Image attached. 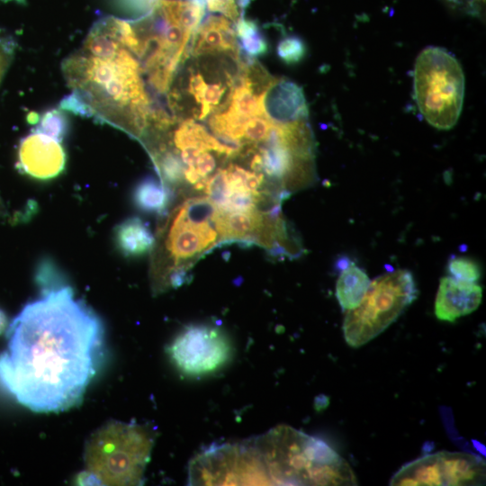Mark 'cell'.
<instances>
[{
    "label": "cell",
    "instance_id": "1",
    "mask_svg": "<svg viewBox=\"0 0 486 486\" xmlns=\"http://www.w3.org/2000/svg\"><path fill=\"white\" fill-rule=\"evenodd\" d=\"M104 354V329L72 288L43 287L7 328L0 354V385L36 412H58L78 403Z\"/></svg>",
    "mask_w": 486,
    "mask_h": 486
},
{
    "label": "cell",
    "instance_id": "2",
    "mask_svg": "<svg viewBox=\"0 0 486 486\" xmlns=\"http://www.w3.org/2000/svg\"><path fill=\"white\" fill-rule=\"evenodd\" d=\"M68 86L86 103L90 117L141 138L152 113L140 66L125 47L111 57L82 50L62 64Z\"/></svg>",
    "mask_w": 486,
    "mask_h": 486
},
{
    "label": "cell",
    "instance_id": "3",
    "mask_svg": "<svg viewBox=\"0 0 486 486\" xmlns=\"http://www.w3.org/2000/svg\"><path fill=\"white\" fill-rule=\"evenodd\" d=\"M217 213L212 201L203 197L183 202L163 218L151 249L150 279L155 293L183 284L191 265L221 242Z\"/></svg>",
    "mask_w": 486,
    "mask_h": 486
},
{
    "label": "cell",
    "instance_id": "4",
    "mask_svg": "<svg viewBox=\"0 0 486 486\" xmlns=\"http://www.w3.org/2000/svg\"><path fill=\"white\" fill-rule=\"evenodd\" d=\"M253 440L269 485H357L346 460L321 439L281 425Z\"/></svg>",
    "mask_w": 486,
    "mask_h": 486
},
{
    "label": "cell",
    "instance_id": "5",
    "mask_svg": "<svg viewBox=\"0 0 486 486\" xmlns=\"http://www.w3.org/2000/svg\"><path fill=\"white\" fill-rule=\"evenodd\" d=\"M154 444V432L136 423L111 422L92 435L85 450L88 482L138 485Z\"/></svg>",
    "mask_w": 486,
    "mask_h": 486
},
{
    "label": "cell",
    "instance_id": "6",
    "mask_svg": "<svg viewBox=\"0 0 486 486\" xmlns=\"http://www.w3.org/2000/svg\"><path fill=\"white\" fill-rule=\"evenodd\" d=\"M464 75L457 59L439 47H428L414 67V94L420 113L433 127L450 130L464 98Z\"/></svg>",
    "mask_w": 486,
    "mask_h": 486
},
{
    "label": "cell",
    "instance_id": "7",
    "mask_svg": "<svg viewBox=\"0 0 486 486\" xmlns=\"http://www.w3.org/2000/svg\"><path fill=\"white\" fill-rule=\"evenodd\" d=\"M418 295L415 279L408 270H396L374 279L359 305L346 310L343 322L346 344L356 348L375 338L397 320Z\"/></svg>",
    "mask_w": 486,
    "mask_h": 486
},
{
    "label": "cell",
    "instance_id": "8",
    "mask_svg": "<svg viewBox=\"0 0 486 486\" xmlns=\"http://www.w3.org/2000/svg\"><path fill=\"white\" fill-rule=\"evenodd\" d=\"M485 462L464 452L440 451L403 465L390 480L394 486L482 485Z\"/></svg>",
    "mask_w": 486,
    "mask_h": 486
},
{
    "label": "cell",
    "instance_id": "9",
    "mask_svg": "<svg viewBox=\"0 0 486 486\" xmlns=\"http://www.w3.org/2000/svg\"><path fill=\"white\" fill-rule=\"evenodd\" d=\"M169 354L180 371L199 376L225 364L231 354V346L221 330L206 325H194L175 338Z\"/></svg>",
    "mask_w": 486,
    "mask_h": 486
},
{
    "label": "cell",
    "instance_id": "10",
    "mask_svg": "<svg viewBox=\"0 0 486 486\" xmlns=\"http://www.w3.org/2000/svg\"><path fill=\"white\" fill-rule=\"evenodd\" d=\"M66 161L61 143L47 135L32 131L19 144L17 167L32 178L47 180L59 176Z\"/></svg>",
    "mask_w": 486,
    "mask_h": 486
},
{
    "label": "cell",
    "instance_id": "11",
    "mask_svg": "<svg viewBox=\"0 0 486 486\" xmlns=\"http://www.w3.org/2000/svg\"><path fill=\"white\" fill-rule=\"evenodd\" d=\"M265 116L284 125L308 119V106L302 88L288 79H273L264 93Z\"/></svg>",
    "mask_w": 486,
    "mask_h": 486
},
{
    "label": "cell",
    "instance_id": "12",
    "mask_svg": "<svg viewBox=\"0 0 486 486\" xmlns=\"http://www.w3.org/2000/svg\"><path fill=\"white\" fill-rule=\"evenodd\" d=\"M482 299V289L479 284L458 281L451 276L443 277L435 301V315L440 320L454 322L473 312Z\"/></svg>",
    "mask_w": 486,
    "mask_h": 486
},
{
    "label": "cell",
    "instance_id": "13",
    "mask_svg": "<svg viewBox=\"0 0 486 486\" xmlns=\"http://www.w3.org/2000/svg\"><path fill=\"white\" fill-rule=\"evenodd\" d=\"M197 55L217 51L237 52V34L230 21L224 16L210 15L197 29Z\"/></svg>",
    "mask_w": 486,
    "mask_h": 486
},
{
    "label": "cell",
    "instance_id": "14",
    "mask_svg": "<svg viewBox=\"0 0 486 486\" xmlns=\"http://www.w3.org/2000/svg\"><path fill=\"white\" fill-rule=\"evenodd\" d=\"M114 239L118 249L124 256L135 257L151 251L155 236L144 221L138 217H131L116 227Z\"/></svg>",
    "mask_w": 486,
    "mask_h": 486
},
{
    "label": "cell",
    "instance_id": "15",
    "mask_svg": "<svg viewBox=\"0 0 486 486\" xmlns=\"http://www.w3.org/2000/svg\"><path fill=\"white\" fill-rule=\"evenodd\" d=\"M371 281L366 273L354 263L345 266L336 284V297L342 310L356 308L365 295Z\"/></svg>",
    "mask_w": 486,
    "mask_h": 486
},
{
    "label": "cell",
    "instance_id": "16",
    "mask_svg": "<svg viewBox=\"0 0 486 486\" xmlns=\"http://www.w3.org/2000/svg\"><path fill=\"white\" fill-rule=\"evenodd\" d=\"M172 192L153 177L141 180L134 188L133 202L140 211L162 213L168 207Z\"/></svg>",
    "mask_w": 486,
    "mask_h": 486
},
{
    "label": "cell",
    "instance_id": "17",
    "mask_svg": "<svg viewBox=\"0 0 486 486\" xmlns=\"http://www.w3.org/2000/svg\"><path fill=\"white\" fill-rule=\"evenodd\" d=\"M255 91L244 76L230 96V104L228 110L248 118L265 116L263 106L265 92L256 94Z\"/></svg>",
    "mask_w": 486,
    "mask_h": 486
},
{
    "label": "cell",
    "instance_id": "18",
    "mask_svg": "<svg viewBox=\"0 0 486 486\" xmlns=\"http://www.w3.org/2000/svg\"><path fill=\"white\" fill-rule=\"evenodd\" d=\"M32 131L47 135L62 142L68 131V119L64 110L52 108L39 115Z\"/></svg>",
    "mask_w": 486,
    "mask_h": 486
},
{
    "label": "cell",
    "instance_id": "19",
    "mask_svg": "<svg viewBox=\"0 0 486 486\" xmlns=\"http://www.w3.org/2000/svg\"><path fill=\"white\" fill-rule=\"evenodd\" d=\"M236 34L248 55L259 56L266 52V40L256 22L240 18L236 22Z\"/></svg>",
    "mask_w": 486,
    "mask_h": 486
},
{
    "label": "cell",
    "instance_id": "20",
    "mask_svg": "<svg viewBox=\"0 0 486 486\" xmlns=\"http://www.w3.org/2000/svg\"><path fill=\"white\" fill-rule=\"evenodd\" d=\"M447 270L455 280L476 283L481 277V268L472 259L465 256H454L448 262Z\"/></svg>",
    "mask_w": 486,
    "mask_h": 486
},
{
    "label": "cell",
    "instance_id": "21",
    "mask_svg": "<svg viewBox=\"0 0 486 486\" xmlns=\"http://www.w3.org/2000/svg\"><path fill=\"white\" fill-rule=\"evenodd\" d=\"M276 51L282 61L293 65L303 58L306 54V46L301 38L290 35L279 41Z\"/></svg>",
    "mask_w": 486,
    "mask_h": 486
},
{
    "label": "cell",
    "instance_id": "22",
    "mask_svg": "<svg viewBox=\"0 0 486 486\" xmlns=\"http://www.w3.org/2000/svg\"><path fill=\"white\" fill-rule=\"evenodd\" d=\"M272 126L273 122L265 116L250 117L245 124L243 138L247 142L254 145L264 142Z\"/></svg>",
    "mask_w": 486,
    "mask_h": 486
},
{
    "label": "cell",
    "instance_id": "23",
    "mask_svg": "<svg viewBox=\"0 0 486 486\" xmlns=\"http://www.w3.org/2000/svg\"><path fill=\"white\" fill-rule=\"evenodd\" d=\"M225 88L220 83L206 84L201 101L200 118H204L221 100Z\"/></svg>",
    "mask_w": 486,
    "mask_h": 486
},
{
    "label": "cell",
    "instance_id": "24",
    "mask_svg": "<svg viewBox=\"0 0 486 486\" xmlns=\"http://www.w3.org/2000/svg\"><path fill=\"white\" fill-rule=\"evenodd\" d=\"M59 108L79 116L90 117V111L86 103L75 92L61 100Z\"/></svg>",
    "mask_w": 486,
    "mask_h": 486
},
{
    "label": "cell",
    "instance_id": "25",
    "mask_svg": "<svg viewBox=\"0 0 486 486\" xmlns=\"http://www.w3.org/2000/svg\"><path fill=\"white\" fill-rule=\"evenodd\" d=\"M454 9H458L467 14L481 15L485 0H446Z\"/></svg>",
    "mask_w": 486,
    "mask_h": 486
},
{
    "label": "cell",
    "instance_id": "26",
    "mask_svg": "<svg viewBox=\"0 0 486 486\" xmlns=\"http://www.w3.org/2000/svg\"><path fill=\"white\" fill-rule=\"evenodd\" d=\"M215 166L214 157L207 151H202L194 167L202 180H207V176L214 170Z\"/></svg>",
    "mask_w": 486,
    "mask_h": 486
},
{
    "label": "cell",
    "instance_id": "27",
    "mask_svg": "<svg viewBox=\"0 0 486 486\" xmlns=\"http://www.w3.org/2000/svg\"><path fill=\"white\" fill-rule=\"evenodd\" d=\"M14 50L12 40L0 35V81L10 64Z\"/></svg>",
    "mask_w": 486,
    "mask_h": 486
},
{
    "label": "cell",
    "instance_id": "28",
    "mask_svg": "<svg viewBox=\"0 0 486 486\" xmlns=\"http://www.w3.org/2000/svg\"><path fill=\"white\" fill-rule=\"evenodd\" d=\"M328 404H329V399L326 397L325 395H321L316 398V401H315L316 410H323L327 408Z\"/></svg>",
    "mask_w": 486,
    "mask_h": 486
},
{
    "label": "cell",
    "instance_id": "29",
    "mask_svg": "<svg viewBox=\"0 0 486 486\" xmlns=\"http://www.w3.org/2000/svg\"><path fill=\"white\" fill-rule=\"evenodd\" d=\"M5 326V317L4 313L0 310V332L4 328Z\"/></svg>",
    "mask_w": 486,
    "mask_h": 486
},
{
    "label": "cell",
    "instance_id": "30",
    "mask_svg": "<svg viewBox=\"0 0 486 486\" xmlns=\"http://www.w3.org/2000/svg\"><path fill=\"white\" fill-rule=\"evenodd\" d=\"M1 1H4V2H15V3L21 4H24L26 3V0H1Z\"/></svg>",
    "mask_w": 486,
    "mask_h": 486
},
{
    "label": "cell",
    "instance_id": "31",
    "mask_svg": "<svg viewBox=\"0 0 486 486\" xmlns=\"http://www.w3.org/2000/svg\"><path fill=\"white\" fill-rule=\"evenodd\" d=\"M194 1H196L200 4H205V0H194Z\"/></svg>",
    "mask_w": 486,
    "mask_h": 486
},
{
    "label": "cell",
    "instance_id": "32",
    "mask_svg": "<svg viewBox=\"0 0 486 486\" xmlns=\"http://www.w3.org/2000/svg\"><path fill=\"white\" fill-rule=\"evenodd\" d=\"M0 207H1V203H0Z\"/></svg>",
    "mask_w": 486,
    "mask_h": 486
}]
</instances>
